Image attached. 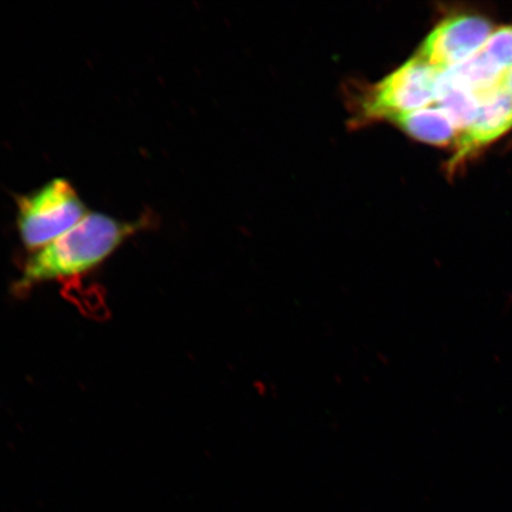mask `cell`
<instances>
[{"label":"cell","mask_w":512,"mask_h":512,"mask_svg":"<svg viewBox=\"0 0 512 512\" xmlns=\"http://www.w3.org/2000/svg\"><path fill=\"white\" fill-rule=\"evenodd\" d=\"M511 130L512 96L501 85L480 98L475 119L459 134L457 157L453 163L497 142Z\"/></svg>","instance_id":"obj_5"},{"label":"cell","mask_w":512,"mask_h":512,"mask_svg":"<svg viewBox=\"0 0 512 512\" xmlns=\"http://www.w3.org/2000/svg\"><path fill=\"white\" fill-rule=\"evenodd\" d=\"M89 214L79 192L64 178H54L17 200V229L31 252L69 232Z\"/></svg>","instance_id":"obj_2"},{"label":"cell","mask_w":512,"mask_h":512,"mask_svg":"<svg viewBox=\"0 0 512 512\" xmlns=\"http://www.w3.org/2000/svg\"><path fill=\"white\" fill-rule=\"evenodd\" d=\"M440 73L418 55L412 57L371 88L362 102L363 117L392 121L399 115L433 106Z\"/></svg>","instance_id":"obj_3"},{"label":"cell","mask_w":512,"mask_h":512,"mask_svg":"<svg viewBox=\"0 0 512 512\" xmlns=\"http://www.w3.org/2000/svg\"><path fill=\"white\" fill-rule=\"evenodd\" d=\"M480 53L492 66L507 73L512 68V25L495 29Z\"/></svg>","instance_id":"obj_7"},{"label":"cell","mask_w":512,"mask_h":512,"mask_svg":"<svg viewBox=\"0 0 512 512\" xmlns=\"http://www.w3.org/2000/svg\"><path fill=\"white\" fill-rule=\"evenodd\" d=\"M502 86L507 89V92L512 96V68L505 73Z\"/></svg>","instance_id":"obj_8"},{"label":"cell","mask_w":512,"mask_h":512,"mask_svg":"<svg viewBox=\"0 0 512 512\" xmlns=\"http://www.w3.org/2000/svg\"><path fill=\"white\" fill-rule=\"evenodd\" d=\"M392 123L421 143L445 147L458 142L459 131L456 125L435 105L399 115Z\"/></svg>","instance_id":"obj_6"},{"label":"cell","mask_w":512,"mask_h":512,"mask_svg":"<svg viewBox=\"0 0 512 512\" xmlns=\"http://www.w3.org/2000/svg\"><path fill=\"white\" fill-rule=\"evenodd\" d=\"M144 227L145 219L127 222L104 213H89L59 239L32 252L17 281V292L93 271Z\"/></svg>","instance_id":"obj_1"},{"label":"cell","mask_w":512,"mask_h":512,"mask_svg":"<svg viewBox=\"0 0 512 512\" xmlns=\"http://www.w3.org/2000/svg\"><path fill=\"white\" fill-rule=\"evenodd\" d=\"M494 25L477 15L445 18L422 42L418 56L439 72L472 59L488 42Z\"/></svg>","instance_id":"obj_4"}]
</instances>
